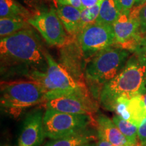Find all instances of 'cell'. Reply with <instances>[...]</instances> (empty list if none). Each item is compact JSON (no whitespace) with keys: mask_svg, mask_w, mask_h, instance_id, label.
Masks as SVG:
<instances>
[{"mask_svg":"<svg viewBox=\"0 0 146 146\" xmlns=\"http://www.w3.org/2000/svg\"><path fill=\"white\" fill-rule=\"evenodd\" d=\"M1 72L18 71L26 76L33 71L47 72V61L39 40L30 28L1 38Z\"/></svg>","mask_w":146,"mask_h":146,"instance_id":"obj_1","label":"cell"},{"mask_svg":"<svg viewBox=\"0 0 146 146\" xmlns=\"http://www.w3.org/2000/svg\"><path fill=\"white\" fill-rule=\"evenodd\" d=\"M146 91V55L137 49L125 66L113 79L105 84L100 95V103L104 108L114 110L116 100L122 96L132 98Z\"/></svg>","mask_w":146,"mask_h":146,"instance_id":"obj_2","label":"cell"},{"mask_svg":"<svg viewBox=\"0 0 146 146\" xmlns=\"http://www.w3.org/2000/svg\"><path fill=\"white\" fill-rule=\"evenodd\" d=\"M129 56V51L113 45L88 60L85 67V76L91 85L94 98H100L98 91L100 92L104 85L121 71Z\"/></svg>","mask_w":146,"mask_h":146,"instance_id":"obj_3","label":"cell"},{"mask_svg":"<svg viewBox=\"0 0 146 146\" xmlns=\"http://www.w3.org/2000/svg\"><path fill=\"white\" fill-rule=\"evenodd\" d=\"M46 96L41 84L32 80L1 83V108L14 118L26 108L44 104Z\"/></svg>","mask_w":146,"mask_h":146,"instance_id":"obj_4","label":"cell"},{"mask_svg":"<svg viewBox=\"0 0 146 146\" xmlns=\"http://www.w3.org/2000/svg\"><path fill=\"white\" fill-rule=\"evenodd\" d=\"M96 120L87 114H74L46 109L43 115L45 137L51 139L65 138L86 131Z\"/></svg>","mask_w":146,"mask_h":146,"instance_id":"obj_5","label":"cell"},{"mask_svg":"<svg viewBox=\"0 0 146 146\" xmlns=\"http://www.w3.org/2000/svg\"><path fill=\"white\" fill-rule=\"evenodd\" d=\"M27 21L37 30L50 45L62 47L70 41L57 12L54 8L36 12Z\"/></svg>","mask_w":146,"mask_h":146,"instance_id":"obj_6","label":"cell"},{"mask_svg":"<svg viewBox=\"0 0 146 146\" xmlns=\"http://www.w3.org/2000/svg\"><path fill=\"white\" fill-rule=\"evenodd\" d=\"M81 52L85 60L115 44L112 25L94 23L87 25L78 34Z\"/></svg>","mask_w":146,"mask_h":146,"instance_id":"obj_7","label":"cell"},{"mask_svg":"<svg viewBox=\"0 0 146 146\" xmlns=\"http://www.w3.org/2000/svg\"><path fill=\"white\" fill-rule=\"evenodd\" d=\"M139 7L135 6L129 13H121L113 24L115 35V46L127 50L135 51L143 40L139 32L138 14Z\"/></svg>","mask_w":146,"mask_h":146,"instance_id":"obj_8","label":"cell"},{"mask_svg":"<svg viewBox=\"0 0 146 146\" xmlns=\"http://www.w3.org/2000/svg\"><path fill=\"white\" fill-rule=\"evenodd\" d=\"M46 109L74 114L92 115L98 110V102L90 93H82L62 96L45 102Z\"/></svg>","mask_w":146,"mask_h":146,"instance_id":"obj_9","label":"cell"},{"mask_svg":"<svg viewBox=\"0 0 146 146\" xmlns=\"http://www.w3.org/2000/svg\"><path fill=\"white\" fill-rule=\"evenodd\" d=\"M44 54L47 64V74L60 92V96L89 92L85 83L76 81L62 65L54 59L47 50H44Z\"/></svg>","mask_w":146,"mask_h":146,"instance_id":"obj_10","label":"cell"},{"mask_svg":"<svg viewBox=\"0 0 146 146\" xmlns=\"http://www.w3.org/2000/svg\"><path fill=\"white\" fill-rule=\"evenodd\" d=\"M43 115L41 109L33 110L23 120L16 146H40L45 137Z\"/></svg>","mask_w":146,"mask_h":146,"instance_id":"obj_11","label":"cell"},{"mask_svg":"<svg viewBox=\"0 0 146 146\" xmlns=\"http://www.w3.org/2000/svg\"><path fill=\"white\" fill-rule=\"evenodd\" d=\"M97 133L114 146H135L131 144L115 125L112 120L104 114L96 117Z\"/></svg>","mask_w":146,"mask_h":146,"instance_id":"obj_12","label":"cell"},{"mask_svg":"<svg viewBox=\"0 0 146 146\" xmlns=\"http://www.w3.org/2000/svg\"><path fill=\"white\" fill-rule=\"evenodd\" d=\"M57 14L69 35L75 36L80 33L81 10L68 5H59Z\"/></svg>","mask_w":146,"mask_h":146,"instance_id":"obj_13","label":"cell"},{"mask_svg":"<svg viewBox=\"0 0 146 146\" xmlns=\"http://www.w3.org/2000/svg\"><path fill=\"white\" fill-rule=\"evenodd\" d=\"M97 140L98 134L97 136L95 135L94 133L91 132L89 129H87L74 135L58 139H54L47 142L44 146H80L83 144L96 141Z\"/></svg>","mask_w":146,"mask_h":146,"instance_id":"obj_14","label":"cell"},{"mask_svg":"<svg viewBox=\"0 0 146 146\" xmlns=\"http://www.w3.org/2000/svg\"><path fill=\"white\" fill-rule=\"evenodd\" d=\"M121 12L116 0H103L100 5V14L96 23L113 25L120 17Z\"/></svg>","mask_w":146,"mask_h":146,"instance_id":"obj_15","label":"cell"},{"mask_svg":"<svg viewBox=\"0 0 146 146\" xmlns=\"http://www.w3.org/2000/svg\"><path fill=\"white\" fill-rule=\"evenodd\" d=\"M33 16L29 9L16 0H0V17L21 16L28 20Z\"/></svg>","mask_w":146,"mask_h":146,"instance_id":"obj_16","label":"cell"},{"mask_svg":"<svg viewBox=\"0 0 146 146\" xmlns=\"http://www.w3.org/2000/svg\"><path fill=\"white\" fill-rule=\"evenodd\" d=\"M28 20L21 16L6 17L0 19V36L1 38L10 36L23 29H28Z\"/></svg>","mask_w":146,"mask_h":146,"instance_id":"obj_17","label":"cell"},{"mask_svg":"<svg viewBox=\"0 0 146 146\" xmlns=\"http://www.w3.org/2000/svg\"><path fill=\"white\" fill-rule=\"evenodd\" d=\"M128 110L131 115L130 122L139 127L143 120L146 118V108L141 95H137L131 98Z\"/></svg>","mask_w":146,"mask_h":146,"instance_id":"obj_18","label":"cell"},{"mask_svg":"<svg viewBox=\"0 0 146 146\" xmlns=\"http://www.w3.org/2000/svg\"><path fill=\"white\" fill-rule=\"evenodd\" d=\"M112 121L118 128L128 141L133 145L138 143V127L127 120L123 119L118 115H114L112 117Z\"/></svg>","mask_w":146,"mask_h":146,"instance_id":"obj_19","label":"cell"},{"mask_svg":"<svg viewBox=\"0 0 146 146\" xmlns=\"http://www.w3.org/2000/svg\"><path fill=\"white\" fill-rule=\"evenodd\" d=\"M101 3L102 2H99L94 6L85 8L81 11V21H80V33L87 25L96 23L100 14Z\"/></svg>","mask_w":146,"mask_h":146,"instance_id":"obj_20","label":"cell"},{"mask_svg":"<svg viewBox=\"0 0 146 146\" xmlns=\"http://www.w3.org/2000/svg\"><path fill=\"white\" fill-rule=\"evenodd\" d=\"M129 98L127 97L122 96L118 98L115 102L114 106V110L116 115L123 118V119L131 121V115L128 110V106L129 104Z\"/></svg>","mask_w":146,"mask_h":146,"instance_id":"obj_21","label":"cell"},{"mask_svg":"<svg viewBox=\"0 0 146 146\" xmlns=\"http://www.w3.org/2000/svg\"><path fill=\"white\" fill-rule=\"evenodd\" d=\"M139 12L138 14L139 21L140 27L139 32L142 37L146 34V3L143 5H140Z\"/></svg>","mask_w":146,"mask_h":146,"instance_id":"obj_22","label":"cell"},{"mask_svg":"<svg viewBox=\"0 0 146 146\" xmlns=\"http://www.w3.org/2000/svg\"><path fill=\"white\" fill-rule=\"evenodd\" d=\"M121 13H129L135 4L136 0H116Z\"/></svg>","mask_w":146,"mask_h":146,"instance_id":"obj_23","label":"cell"},{"mask_svg":"<svg viewBox=\"0 0 146 146\" xmlns=\"http://www.w3.org/2000/svg\"><path fill=\"white\" fill-rule=\"evenodd\" d=\"M138 140L141 145L146 146V118L138 127Z\"/></svg>","mask_w":146,"mask_h":146,"instance_id":"obj_24","label":"cell"},{"mask_svg":"<svg viewBox=\"0 0 146 146\" xmlns=\"http://www.w3.org/2000/svg\"><path fill=\"white\" fill-rule=\"evenodd\" d=\"M58 4L59 5H68L80 10H83V8L81 3V0H57Z\"/></svg>","mask_w":146,"mask_h":146,"instance_id":"obj_25","label":"cell"},{"mask_svg":"<svg viewBox=\"0 0 146 146\" xmlns=\"http://www.w3.org/2000/svg\"><path fill=\"white\" fill-rule=\"evenodd\" d=\"M99 2H102V1L100 0H81V3L83 9L94 6Z\"/></svg>","mask_w":146,"mask_h":146,"instance_id":"obj_26","label":"cell"},{"mask_svg":"<svg viewBox=\"0 0 146 146\" xmlns=\"http://www.w3.org/2000/svg\"><path fill=\"white\" fill-rule=\"evenodd\" d=\"M98 134V133H97ZM98 146H114L112 144H111L110 142H108L104 138L102 137L101 135L98 134Z\"/></svg>","mask_w":146,"mask_h":146,"instance_id":"obj_27","label":"cell"},{"mask_svg":"<svg viewBox=\"0 0 146 146\" xmlns=\"http://www.w3.org/2000/svg\"><path fill=\"white\" fill-rule=\"evenodd\" d=\"M146 3V0H136L135 6H140V5H143Z\"/></svg>","mask_w":146,"mask_h":146,"instance_id":"obj_28","label":"cell"},{"mask_svg":"<svg viewBox=\"0 0 146 146\" xmlns=\"http://www.w3.org/2000/svg\"><path fill=\"white\" fill-rule=\"evenodd\" d=\"M137 49H139V50L143 51V52L145 53V55H146V45L145 44H144V43H141H141H140L139 46L138 47Z\"/></svg>","mask_w":146,"mask_h":146,"instance_id":"obj_29","label":"cell"},{"mask_svg":"<svg viewBox=\"0 0 146 146\" xmlns=\"http://www.w3.org/2000/svg\"><path fill=\"white\" fill-rule=\"evenodd\" d=\"M97 141H98V140H97ZM97 141L90 142V143H87L85 144H83V145L80 146H98V142H97Z\"/></svg>","mask_w":146,"mask_h":146,"instance_id":"obj_30","label":"cell"},{"mask_svg":"<svg viewBox=\"0 0 146 146\" xmlns=\"http://www.w3.org/2000/svg\"><path fill=\"white\" fill-rule=\"evenodd\" d=\"M24 3H25L27 5L30 6V5H32L33 3L35 2L36 0H22Z\"/></svg>","mask_w":146,"mask_h":146,"instance_id":"obj_31","label":"cell"},{"mask_svg":"<svg viewBox=\"0 0 146 146\" xmlns=\"http://www.w3.org/2000/svg\"><path fill=\"white\" fill-rule=\"evenodd\" d=\"M141 96H142V98H143L144 104H145V106L146 108V91L143 93V94H141Z\"/></svg>","mask_w":146,"mask_h":146,"instance_id":"obj_32","label":"cell"},{"mask_svg":"<svg viewBox=\"0 0 146 146\" xmlns=\"http://www.w3.org/2000/svg\"><path fill=\"white\" fill-rule=\"evenodd\" d=\"M142 41H146V34L145 35H144L143 38V40H142Z\"/></svg>","mask_w":146,"mask_h":146,"instance_id":"obj_33","label":"cell"},{"mask_svg":"<svg viewBox=\"0 0 146 146\" xmlns=\"http://www.w3.org/2000/svg\"><path fill=\"white\" fill-rule=\"evenodd\" d=\"M135 146H143V145H141V144H140L139 143H138L136 145H135Z\"/></svg>","mask_w":146,"mask_h":146,"instance_id":"obj_34","label":"cell"},{"mask_svg":"<svg viewBox=\"0 0 146 146\" xmlns=\"http://www.w3.org/2000/svg\"><path fill=\"white\" fill-rule=\"evenodd\" d=\"M141 43H144V44L146 45V41H142Z\"/></svg>","mask_w":146,"mask_h":146,"instance_id":"obj_35","label":"cell"},{"mask_svg":"<svg viewBox=\"0 0 146 146\" xmlns=\"http://www.w3.org/2000/svg\"><path fill=\"white\" fill-rule=\"evenodd\" d=\"M1 146H10V145H1Z\"/></svg>","mask_w":146,"mask_h":146,"instance_id":"obj_36","label":"cell"},{"mask_svg":"<svg viewBox=\"0 0 146 146\" xmlns=\"http://www.w3.org/2000/svg\"><path fill=\"white\" fill-rule=\"evenodd\" d=\"M100 1H103V0H100Z\"/></svg>","mask_w":146,"mask_h":146,"instance_id":"obj_37","label":"cell"}]
</instances>
